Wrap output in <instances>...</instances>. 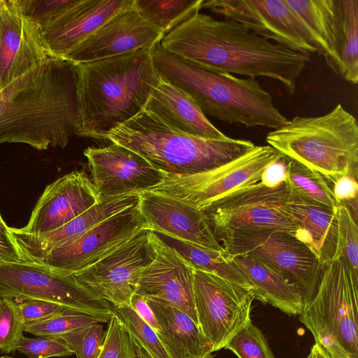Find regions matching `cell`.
Segmentation results:
<instances>
[{
	"mask_svg": "<svg viewBox=\"0 0 358 358\" xmlns=\"http://www.w3.org/2000/svg\"><path fill=\"white\" fill-rule=\"evenodd\" d=\"M201 8L294 51L307 55L317 52L308 31L286 0H203Z\"/></svg>",
	"mask_w": 358,
	"mask_h": 358,
	"instance_id": "5bb4252c",
	"label": "cell"
},
{
	"mask_svg": "<svg viewBox=\"0 0 358 358\" xmlns=\"http://www.w3.org/2000/svg\"><path fill=\"white\" fill-rule=\"evenodd\" d=\"M133 0H78L48 27L43 29L55 57L66 59L94 31Z\"/></svg>",
	"mask_w": 358,
	"mask_h": 358,
	"instance_id": "cb8c5ba5",
	"label": "cell"
},
{
	"mask_svg": "<svg viewBox=\"0 0 358 358\" xmlns=\"http://www.w3.org/2000/svg\"><path fill=\"white\" fill-rule=\"evenodd\" d=\"M78 0H20L24 13L45 29L57 20Z\"/></svg>",
	"mask_w": 358,
	"mask_h": 358,
	"instance_id": "ab89813d",
	"label": "cell"
},
{
	"mask_svg": "<svg viewBox=\"0 0 358 358\" xmlns=\"http://www.w3.org/2000/svg\"><path fill=\"white\" fill-rule=\"evenodd\" d=\"M106 139L145 159L168 176H190L222 166L252 150L250 141L208 139L174 130L143 110Z\"/></svg>",
	"mask_w": 358,
	"mask_h": 358,
	"instance_id": "5b68a950",
	"label": "cell"
},
{
	"mask_svg": "<svg viewBox=\"0 0 358 358\" xmlns=\"http://www.w3.org/2000/svg\"><path fill=\"white\" fill-rule=\"evenodd\" d=\"M164 36V32L140 15L133 0L94 31L66 59L77 64L152 48Z\"/></svg>",
	"mask_w": 358,
	"mask_h": 358,
	"instance_id": "ac0fdd59",
	"label": "cell"
},
{
	"mask_svg": "<svg viewBox=\"0 0 358 358\" xmlns=\"http://www.w3.org/2000/svg\"><path fill=\"white\" fill-rule=\"evenodd\" d=\"M51 57L42 29L20 0H0V90Z\"/></svg>",
	"mask_w": 358,
	"mask_h": 358,
	"instance_id": "e0dca14e",
	"label": "cell"
},
{
	"mask_svg": "<svg viewBox=\"0 0 358 358\" xmlns=\"http://www.w3.org/2000/svg\"><path fill=\"white\" fill-rule=\"evenodd\" d=\"M310 352L313 358H333L331 355L319 343H315Z\"/></svg>",
	"mask_w": 358,
	"mask_h": 358,
	"instance_id": "7dc6e473",
	"label": "cell"
},
{
	"mask_svg": "<svg viewBox=\"0 0 358 358\" xmlns=\"http://www.w3.org/2000/svg\"><path fill=\"white\" fill-rule=\"evenodd\" d=\"M224 349L238 358H275L264 334L252 321L231 338Z\"/></svg>",
	"mask_w": 358,
	"mask_h": 358,
	"instance_id": "d590c367",
	"label": "cell"
},
{
	"mask_svg": "<svg viewBox=\"0 0 358 358\" xmlns=\"http://www.w3.org/2000/svg\"><path fill=\"white\" fill-rule=\"evenodd\" d=\"M138 208L148 229L202 247L224 250L203 212L192 206L150 190L139 194Z\"/></svg>",
	"mask_w": 358,
	"mask_h": 358,
	"instance_id": "44dd1931",
	"label": "cell"
},
{
	"mask_svg": "<svg viewBox=\"0 0 358 358\" xmlns=\"http://www.w3.org/2000/svg\"><path fill=\"white\" fill-rule=\"evenodd\" d=\"M100 323L66 333L58 338L66 343L76 358H98L106 337V331Z\"/></svg>",
	"mask_w": 358,
	"mask_h": 358,
	"instance_id": "8d00e7d4",
	"label": "cell"
},
{
	"mask_svg": "<svg viewBox=\"0 0 358 358\" xmlns=\"http://www.w3.org/2000/svg\"><path fill=\"white\" fill-rule=\"evenodd\" d=\"M0 298L41 300L92 315L108 322L113 305L101 299L73 275L33 262L0 266Z\"/></svg>",
	"mask_w": 358,
	"mask_h": 358,
	"instance_id": "9c48e42d",
	"label": "cell"
},
{
	"mask_svg": "<svg viewBox=\"0 0 358 358\" xmlns=\"http://www.w3.org/2000/svg\"><path fill=\"white\" fill-rule=\"evenodd\" d=\"M17 350L29 358L64 357L73 354L63 340L43 336L34 338L23 336Z\"/></svg>",
	"mask_w": 358,
	"mask_h": 358,
	"instance_id": "60d3db41",
	"label": "cell"
},
{
	"mask_svg": "<svg viewBox=\"0 0 358 358\" xmlns=\"http://www.w3.org/2000/svg\"><path fill=\"white\" fill-rule=\"evenodd\" d=\"M290 191L282 212L296 228L293 236L308 247L322 267L338 254L337 207L320 204Z\"/></svg>",
	"mask_w": 358,
	"mask_h": 358,
	"instance_id": "603a6c76",
	"label": "cell"
},
{
	"mask_svg": "<svg viewBox=\"0 0 358 358\" xmlns=\"http://www.w3.org/2000/svg\"><path fill=\"white\" fill-rule=\"evenodd\" d=\"M0 358H14V357H11L9 356H1V357H0Z\"/></svg>",
	"mask_w": 358,
	"mask_h": 358,
	"instance_id": "f907efd6",
	"label": "cell"
},
{
	"mask_svg": "<svg viewBox=\"0 0 358 358\" xmlns=\"http://www.w3.org/2000/svg\"><path fill=\"white\" fill-rule=\"evenodd\" d=\"M98 322H101L92 315L69 309L41 322L26 325L24 331L36 336L58 338Z\"/></svg>",
	"mask_w": 358,
	"mask_h": 358,
	"instance_id": "836d02e7",
	"label": "cell"
},
{
	"mask_svg": "<svg viewBox=\"0 0 358 358\" xmlns=\"http://www.w3.org/2000/svg\"><path fill=\"white\" fill-rule=\"evenodd\" d=\"M281 155L268 145H256L217 169L190 176H166L150 191L177 198L201 210L228 194L259 182L265 167Z\"/></svg>",
	"mask_w": 358,
	"mask_h": 358,
	"instance_id": "30bf717a",
	"label": "cell"
},
{
	"mask_svg": "<svg viewBox=\"0 0 358 358\" xmlns=\"http://www.w3.org/2000/svg\"><path fill=\"white\" fill-rule=\"evenodd\" d=\"M194 296L198 324L214 352L252 321L254 295L238 284L194 268Z\"/></svg>",
	"mask_w": 358,
	"mask_h": 358,
	"instance_id": "8fae6325",
	"label": "cell"
},
{
	"mask_svg": "<svg viewBox=\"0 0 358 358\" xmlns=\"http://www.w3.org/2000/svg\"><path fill=\"white\" fill-rule=\"evenodd\" d=\"M230 260L248 280L255 299L290 315H299L302 312L305 303L299 290L272 267L248 256Z\"/></svg>",
	"mask_w": 358,
	"mask_h": 358,
	"instance_id": "4316f807",
	"label": "cell"
},
{
	"mask_svg": "<svg viewBox=\"0 0 358 358\" xmlns=\"http://www.w3.org/2000/svg\"><path fill=\"white\" fill-rule=\"evenodd\" d=\"M129 306L157 332L158 325L156 317L145 297L135 293L131 296Z\"/></svg>",
	"mask_w": 358,
	"mask_h": 358,
	"instance_id": "bcb514c9",
	"label": "cell"
},
{
	"mask_svg": "<svg viewBox=\"0 0 358 358\" xmlns=\"http://www.w3.org/2000/svg\"><path fill=\"white\" fill-rule=\"evenodd\" d=\"M266 141L285 157L334 183L341 176L357 177L358 124L341 104L325 115L295 116L270 131Z\"/></svg>",
	"mask_w": 358,
	"mask_h": 358,
	"instance_id": "8992f818",
	"label": "cell"
},
{
	"mask_svg": "<svg viewBox=\"0 0 358 358\" xmlns=\"http://www.w3.org/2000/svg\"><path fill=\"white\" fill-rule=\"evenodd\" d=\"M135 345L136 358H151L150 355L133 340Z\"/></svg>",
	"mask_w": 358,
	"mask_h": 358,
	"instance_id": "c3c4849f",
	"label": "cell"
},
{
	"mask_svg": "<svg viewBox=\"0 0 358 358\" xmlns=\"http://www.w3.org/2000/svg\"><path fill=\"white\" fill-rule=\"evenodd\" d=\"M80 129L78 136L106 139L144 110L160 78L152 48L77 64Z\"/></svg>",
	"mask_w": 358,
	"mask_h": 358,
	"instance_id": "3957f363",
	"label": "cell"
},
{
	"mask_svg": "<svg viewBox=\"0 0 358 358\" xmlns=\"http://www.w3.org/2000/svg\"><path fill=\"white\" fill-rule=\"evenodd\" d=\"M100 199L92 181L78 171L66 174L47 185L32 210L23 233L41 234L69 222Z\"/></svg>",
	"mask_w": 358,
	"mask_h": 358,
	"instance_id": "ffe728a7",
	"label": "cell"
},
{
	"mask_svg": "<svg viewBox=\"0 0 358 358\" xmlns=\"http://www.w3.org/2000/svg\"><path fill=\"white\" fill-rule=\"evenodd\" d=\"M213 233L229 260L238 256L257 259L292 284L303 296L305 306L313 299L322 266L308 247L291 233L271 229H235Z\"/></svg>",
	"mask_w": 358,
	"mask_h": 358,
	"instance_id": "ba28073f",
	"label": "cell"
},
{
	"mask_svg": "<svg viewBox=\"0 0 358 358\" xmlns=\"http://www.w3.org/2000/svg\"><path fill=\"white\" fill-rule=\"evenodd\" d=\"M0 351L11 353L17 350L24 334L15 301L0 298Z\"/></svg>",
	"mask_w": 358,
	"mask_h": 358,
	"instance_id": "74e56055",
	"label": "cell"
},
{
	"mask_svg": "<svg viewBox=\"0 0 358 358\" xmlns=\"http://www.w3.org/2000/svg\"><path fill=\"white\" fill-rule=\"evenodd\" d=\"M286 183L292 191L312 201L331 208L339 205L321 174L291 159Z\"/></svg>",
	"mask_w": 358,
	"mask_h": 358,
	"instance_id": "1f68e13d",
	"label": "cell"
},
{
	"mask_svg": "<svg viewBox=\"0 0 358 358\" xmlns=\"http://www.w3.org/2000/svg\"><path fill=\"white\" fill-rule=\"evenodd\" d=\"M27 262L22 256L5 221L0 222V266Z\"/></svg>",
	"mask_w": 358,
	"mask_h": 358,
	"instance_id": "ee69618b",
	"label": "cell"
},
{
	"mask_svg": "<svg viewBox=\"0 0 358 358\" xmlns=\"http://www.w3.org/2000/svg\"><path fill=\"white\" fill-rule=\"evenodd\" d=\"M286 2L308 31L317 52L334 71V0H286Z\"/></svg>",
	"mask_w": 358,
	"mask_h": 358,
	"instance_id": "f1b7e54d",
	"label": "cell"
},
{
	"mask_svg": "<svg viewBox=\"0 0 358 358\" xmlns=\"http://www.w3.org/2000/svg\"><path fill=\"white\" fill-rule=\"evenodd\" d=\"M152 59L159 78L185 92L206 116L273 129L287 120L255 78L204 69L166 51L159 43L152 48Z\"/></svg>",
	"mask_w": 358,
	"mask_h": 358,
	"instance_id": "277c9868",
	"label": "cell"
},
{
	"mask_svg": "<svg viewBox=\"0 0 358 358\" xmlns=\"http://www.w3.org/2000/svg\"><path fill=\"white\" fill-rule=\"evenodd\" d=\"M152 238L155 255L142 272L136 294L162 300L198 324L194 296L195 268L153 231Z\"/></svg>",
	"mask_w": 358,
	"mask_h": 358,
	"instance_id": "d6986e66",
	"label": "cell"
},
{
	"mask_svg": "<svg viewBox=\"0 0 358 358\" xmlns=\"http://www.w3.org/2000/svg\"><path fill=\"white\" fill-rule=\"evenodd\" d=\"M299 319L333 358H358V274L342 256L322 267Z\"/></svg>",
	"mask_w": 358,
	"mask_h": 358,
	"instance_id": "52a82bcc",
	"label": "cell"
},
{
	"mask_svg": "<svg viewBox=\"0 0 358 358\" xmlns=\"http://www.w3.org/2000/svg\"><path fill=\"white\" fill-rule=\"evenodd\" d=\"M162 48L204 69L248 78L266 77L292 94L309 55L258 36L229 19L192 15L159 43Z\"/></svg>",
	"mask_w": 358,
	"mask_h": 358,
	"instance_id": "6da1fadb",
	"label": "cell"
},
{
	"mask_svg": "<svg viewBox=\"0 0 358 358\" xmlns=\"http://www.w3.org/2000/svg\"><path fill=\"white\" fill-rule=\"evenodd\" d=\"M331 189L338 204L348 203L345 206L357 213V177L352 175L341 176L333 183Z\"/></svg>",
	"mask_w": 358,
	"mask_h": 358,
	"instance_id": "7bdbcfd3",
	"label": "cell"
},
{
	"mask_svg": "<svg viewBox=\"0 0 358 358\" xmlns=\"http://www.w3.org/2000/svg\"><path fill=\"white\" fill-rule=\"evenodd\" d=\"M156 234L195 268L215 274L251 291L248 280L235 263L227 257L224 250H215L170 236Z\"/></svg>",
	"mask_w": 358,
	"mask_h": 358,
	"instance_id": "f546056e",
	"label": "cell"
},
{
	"mask_svg": "<svg viewBox=\"0 0 358 358\" xmlns=\"http://www.w3.org/2000/svg\"><path fill=\"white\" fill-rule=\"evenodd\" d=\"M143 229L147 227L138 203L52 250L35 264L64 275H73L94 264Z\"/></svg>",
	"mask_w": 358,
	"mask_h": 358,
	"instance_id": "9a60e30c",
	"label": "cell"
},
{
	"mask_svg": "<svg viewBox=\"0 0 358 358\" xmlns=\"http://www.w3.org/2000/svg\"><path fill=\"white\" fill-rule=\"evenodd\" d=\"M290 189L286 182L270 188L259 182L237 189L201 210L213 231L235 229H271L296 231L282 212Z\"/></svg>",
	"mask_w": 358,
	"mask_h": 358,
	"instance_id": "7c38bea8",
	"label": "cell"
},
{
	"mask_svg": "<svg viewBox=\"0 0 358 358\" xmlns=\"http://www.w3.org/2000/svg\"><path fill=\"white\" fill-rule=\"evenodd\" d=\"M289 159L282 154L264 169L260 182L264 186L273 188L286 182Z\"/></svg>",
	"mask_w": 358,
	"mask_h": 358,
	"instance_id": "f6af8a7d",
	"label": "cell"
},
{
	"mask_svg": "<svg viewBox=\"0 0 358 358\" xmlns=\"http://www.w3.org/2000/svg\"><path fill=\"white\" fill-rule=\"evenodd\" d=\"M83 154L100 200L140 194L162 184L166 176L138 154L114 143L89 147Z\"/></svg>",
	"mask_w": 358,
	"mask_h": 358,
	"instance_id": "2e32d148",
	"label": "cell"
},
{
	"mask_svg": "<svg viewBox=\"0 0 358 358\" xmlns=\"http://www.w3.org/2000/svg\"><path fill=\"white\" fill-rule=\"evenodd\" d=\"M80 129L76 64L51 57L0 90V143L65 148Z\"/></svg>",
	"mask_w": 358,
	"mask_h": 358,
	"instance_id": "7a4b0ae2",
	"label": "cell"
},
{
	"mask_svg": "<svg viewBox=\"0 0 358 358\" xmlns=\"http://www.w3.org/2000/svg\"><path fill=\"white\" fill-rule=\"evenodd\" d=\"M139 194L101 199L99 203L52 231L29 234L12 228L10 233L23 258L36 263L50 251L80 236L96 224L138 203Z\"/></svg>",
	"mask_w": 358,
	"mask_h": 358,
	"instance_id": "7402d4cb",
	"label": "cell"
},
{
	"mask_svg": "<svg viewBox=\"0 0 358 358\" xmlns=\"http://www.w3.org/2000/svg\"><path fill=\"white\" fill-rule=\"evenodd\" d=\"M334 72L352 84L358 82V0H334Z\"/></svg>",
	"mask_w": 358,
	"mask_h": 358,
	"instance_id": "83f0119b",
	"label": "cell"
},
{
	"mask_svg": "<svg viewBox=\"0 0 358 358\" xmlns=\"http://www.w3.org/2000/svg\"><path fill=\"white\" fill-rule=\"evenodd\" d=\"M144 110L171 129L192 136L208 139L227 137L185 92L162 79L152 92Z\"/></svg>",
	"mask_w": 358,
	"mask_h": 358,
	"instance_id": "d4e9b609",
	"label": "cell"
},
{
	"mask_svg": "<svg viewBox=\"0 0 358 358\" xmlns=\"http://www.w3.org/2000/svg\"><path fill=\"white\" fill-rule=\"evenodd\" d=\"M336 210L338 224L336 257L342 256L354 273L358 274L357 218L345 205L339 204Z\"/></svg>",
	"mask_w": 358,
	"mask_h": 358,
	"instance_id": "e575fe53",
	"label": "cell"
},
{
	"mask_svg": "<svg viewBox=\"0 0 358 358\" xmlns=\"http://www.w3.org/2000/svg\"><path fill=\"white\" fill-rule=\"evenodd\" d=\"M203 0H134L140 15L166 35L201 9Z\"/></svg>",
	"mask_w": 358,
	"mask_h": 358,
	"instance_id": "4dcf8cb0",
	"label": "cell"
},
{
	"mask_svg": "<svg viewBox=\"0 0 358 358\" xmlns=\"http://www.w3.org/2000/svg\"><path fill=\"white\" fill-rule=\"evenodd\" d=\"M155 255L152 231L143 229L111 252L73 275L113 306L129 305L142 272Z\"/></svg>",
	"mask_w": 358,
	"mask_h": 358,
	"instance_id": "4fadbf2b",
	"label": "cell"
},
{
	"mask_svg": "<svg viewBox=\"0 0 358 358\" xmlns=\"http://www.w3.org/2000/svg\"><path fill=\"white\" fill-rule=\"evenodd\" d=\"M0 302H1V299H0Z\"/></svg>",
	"mask_w": 358,
	"mask_h": 358,
	"instance_id": "f5cc1de1",
	"label": "cell"
},
{
	"mask_svg": "<svg viewBox=\"0 0 358 358\" xmlns=\"http://www.w3.org/2000/svg\"><path fill=\"white\" fill-rule=\"evenodd\" d=\"M3 221H4L1 217V212H0V222H2Z\"/></svg>",
	"mask_w": 358,
	"mask_h": 358,
	"instance_id": "816d5d0a",
	"label": "cell"
},
{
	"mask_svg": "<svg viewBox=\"0 0 358 358\" xmlns=\"http://www.w3.org/2000/svg\"><path fill=\"white\" fill-rule=\"evenodd\" d=\"M15 302L24 327L41 322L70 309L59 303L41 300L15 301Z\"/></svg>",
	"mask_w": 358,
	"mask_h": 358,
	"instance_id": "b9f144b4",
	"label": "cell"
},
{
	"mask_svg": "<svg viewBox=\"0 0 358 358\" xmlns=\"http://www.w3.org/2000/svg\"><path fill=\"white\" fill-rule=\"evenodd\" d=\"M145 299L157 322V336L171 358L212 357V345L190 317L159 299Z\"/></svg>",
	"mask_w": 358,
	"mask_h": 358,
	"instance_id": "484cf974",
	"label": "cell"
},
{
	"mask_svg": "<svg viewBox=\"0 0 358 358\" xmlns=\"http://www.w3.org/2000/svg\"><path fill=\"white\" fill-rule=\"evenodd\" d=\"M112 315L120 320L132 339L151 358H171L162 344L156 331L146 323L129 305L113 306Z\"/></svg>",
	"mask_w": 358,
	"mask_h": 358,
	"instance_id": "d6a6232c",
	"label": "cell"
},
{
	"mask_svg": "<svg viewBox=\"0 0 358 358\" xmlns=\"http://www.w3.org/2000/svg\"><path fill=\"white\" fill-rule=\"evenodd\" d=\"M98 358H136L132 338L120 320L112 315Z\"/></svg>",
	"mask_w": 358,
	"mask_h": 358,
	"instance_id": "f35d334b",
	"label": "cell"
},
{
	"mask_svg": "<svg viewBox=\"0 0 358 358\" xmlns=\"http://www.w3.org/2000/svg\"><path fill=\"white\" fill-rule=\"evenodd\" d=\"M306 358H313V355H312L311 352H310L309 355H308V357Z\"/></svg>",
	"mask_w": 358,
	"mask_h": 358,
	"instance_id": "681fc988",
	"label": "cell"
}]
</instances>
